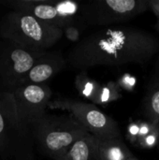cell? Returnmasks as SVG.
<instances>
[{"label": "cell", "mask_w": 159, "mask_h": 160, "mask_svg": "<svg viewBox=\"0 0 159 160\" xmlns=\"http://www.w3.org/2000/svg\"><path fill=\"white\" fill-rule=\"evenodd\" d=\"M159 54V39L148 31L127 25L102 27L88 35L67 52L69 67L85 70L106 66L144 64Z\"/></svg>", "instance_id": "cell-1"}, {"label": "cell", "mask_w": 159, "mask_h": 160, "mask_svg": "<svg viewBox=\"0 0 159 160\" xmlns=\"http://www.w3.org/2000/svg\"><path fill=\"white\" fill-rule=\"evenodd\" d=\"M75 86L78 92L84 98L90 99L94 105H107L121 98L118 86L109 82L100 84L97 81L90 79L84 70H82L75 78Z\"/></svg>", "instance_id": "cell-10"}, {"label": "cell", "mask_w": 159, "mask_h": 160, "mask_svg": "<svg viewBox=\"0 0 159 160\" xmlns=\"http://www.w3.org/2000/svg\"><path fill=\"white\" fill-rule=\"evenodd\" d=\"M67 65V60L62 53L47 51L37 60L25 76L22 84H44L51 78L63 70Z\"/></svg>", "instance_id": "cell-11"}, {"label": "cell", "mask_w": 159, "mask_h": 160, "mask_svg": "<svg viewBox=\"0 0 159 160\" xmlns=\"http://www.w3.org/2000/svg\"><path fill=\"white\" fill-rule=\"evenodd\" d=\"M92 142L99 160H127L132 156L122 138L100 139L92 135Z\"/></svg>", "instance_id": "cell-13"}, {"label": "cell", "mask_w": 159, "mask_h": 160, "mask_svg": "<svg viewBox=\"0 0 159 160\" xmlns=\"http://www.w3.org/2000/svg\"><path fill=\"white\" fill-rule=\"evenodd\" d=\"M45 52H36L13 41H0V81L8 90L22 84L25 76Z\"/></svg>", "instance_id": "cell-8"}, {"label": "cell", "mask_w": 159, "mask_h": 160, "mask_svg": "<svg viewBox=\"0 0 159 160\" xmlns=\"http://www.w3.org/2000/svg\"><path fill=\"white\" fill-rule=\"evenodd\" d=\"M7 91L12 94L18 118L26 127H30L47 113L46 110L52 96L51 88L46 83L22 84Z\"/></svg>", "instance_id": "cell-9"}, {"label": "cell", "mask_w": 159, "mask_h": 160, "mask_svg": "<svg viewBox=\"0 0 159 160\" xmlns=\"http://www.w3.org/2000/svg\"><path fill=\"white\" fill-rule=\"evenodd\" d=\"M146 120L159 128V85L151 82L143 101Z\"/></svg>", "instance_id": "cell-15"}, {"label": "cell", "mask_w": 159, "mask_h": 160, "mask_svg": "<svg viewBox=\"0 0 159 160\" xmlns=\"http://www.w3.org/2000/svg\"><path fill=\"white\" fill-rule=\"evenodd\" d=\"M30 128L38 150L53 160H63L78 141L90 134L70 113H46Z\"/></svg>", "instance_id": "cell-2"}, {"label": "cell", "mask_w": 159, "mask_h": 160, "mask_svg": "<svg viewBox=\"0 0 159 160\" xmlns=\"http://www.w3.org/2000/svg\"><path fill=\"white\" fill-rule=\"evenodd\" d=\"M148 7L156 17V30L159 32V0H148Z\"/></svg>", "instance_id": "cell-17"}, {"label": "cell", "mask_w": 159, "mask_h": 160, "mask_svg": "<svg viewBox=\"0 0 159 160\" xmlns=\"http://www.w3.org/2000/svg\"><path fill=\"white\" fill-rule=\"evenodd\" d=\"M63 160H99L92 142V134L78 141Z\"/></svg>", "instance_id": "cell-14"}, {"label": "cell", "mask_w": 159, "mask_h": 160, "mask_svg": "<svg viewBox=\"0 0 159 160\" xmlns=\"http://www.w3.org/2000/svg\"><path fill=\"white\" fill-rule=\"evenodd\" d=\"M12 10L28 13L38 20L60 29L72 24L82 27L80 17L82 4L71 1L52 0H15L4 2Z\"/></svg>", "instance_id": "cell-7"}, {"label": "cell", "mask_w": 159, "mask_h": 160, "mask_svg": "<svg viewBox=\"0 0 159 160\" xmlns=\"http://www.w3.org/2000/svg\"><path fill=\"white\" fill-rule=\"evenodd\" d=\"M48 108L51 110H61L72 114L90 134L97 138H121V130L118 124L93 103H86L68 98H57L50 101Z\"/></svg>", "instance_id": "cell-6"}, {"label": "cell", "mask_w": 159, "mask_h": 160, "mask_svg": "<svg viewBox=\"0 0 159 160\" xmlns=\"http://www.w3.org/2000/svg\"><path fill=\"white\" fill-rule=\"evenodd\" d=\"M149 9L148 0H96L82 4V27L115 26L128 22Z\"/></svg>", "instance_id": "cell-5"}, {"label": "cell", "mask_w": 159, "mask_h": 160, "mask_svg": "<svg viewBox=\"0 0 159 160\" xmlns=\"http://www.w3.org/2000/svg\"><path fill=\"white\" fill-rule=\"evenodd\" d=\"M152 82L157 83L159 85V58L157 60L156 66H155V70H154V77L152 80Z\"/></svg>", "instance_id": "cell-18"}, {"label": "cell", "mask_w": 159, "mask_h": 160, "mask_svg": "<svg viewBox=\"0 0 159 160\" xmlns=\"http://www.w3.org/2000/svg\"><path fill=\"white\" fill-rule=\"evenodd\" d=\"M127 160H139V159H138V158H136L132 155L131 157H129V158H128V159Z\"/></svg>", "instance_id": "cell-19"}, {"label": "cell", "mask_w": 159, "mask_h": 160, "mask_svg": "<svg viewBox=\"0 0 159 160\" xmlns=\"http://www.w3.org/2000/svg\"><path fill=\"white\" fill-rule=\"evenodd\" d=\"M81 26L77 24H72L65 27L63 29V35L67 38V40L74 42V43H79L81 41Z\"/></svg>", "instance_id": "cell-16"}, {"label": "cell", "mask_w": 159, "mask_h": 160, "mask_svg": "<svg viewBox=\"0 0 159 160\" xmlns=\"http://www.w3.org/2000/svg\"><path fill=\"white\" fill-rule=\"evenodd\" d=\"M35 141L30 127L17 115L12 94L0 92V157L3 160H36Z\"/></svg>", "instance_id": "cell-4"}, {"label": "cell", "mask_w": 159, "mask_h": 160, "mask_svg": "<svg viewBox=\"0 0 159 160\" xmlns=\"http://www.w3.org/2000/svg\"><path fill=\"white\" fill-rule=\"evenodd\" d=\"M63 36L62 29L28 13L11 10L0 20V38L36 52H47Z\"/></svg>", "instance_id": "cell-3"}, {"label": "cell", "mask_w": 159, "mask_h": 160, "mask_svg": "<svg viewBox=\"0 0 159 160\" xmlns=\"http://www.w3.org/2000/svg\"><path fill=\"white\" fill-rule=\"evenodd\" d=\"M127 139L142 149L155 148L159 142V128L148 120L136 121L127 127Z\"/></svg>", "instance_id": "cell-12"}]
</instances>
